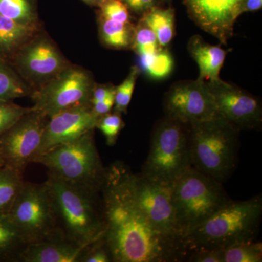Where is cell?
<instances>
[{
	"label": "cell",
	"mask_w": 262,
	"mask_h": 262,
	"mask_svg": "<svg viewBox=\"0 0 262 262\" xmlns=\"http://www.w3.org/2000/svg\"><path fill=\"white\" fill-rule=\"evenodd\" d=\"M131 170L116 162L105 168L101 186L103 238L113 262L187 261L184 244L155 228L134 198Z\"/></svg>",
	"instance_id": "1"
},
{
	"label": "cell",
	"mask_w": 262,
	"mask_h": 262,
	"mask_svg": "<svg viewBox=\"0 0 262 262\" xmlns=\"http://www.w3.org/2000/svg\"><path fill=\"white\" fill-rule=\"evenodd\" d=\"M53 206L58 231L82 246H89L104 232L100 188L48 175L44 182Z\"/></svg>",
	"instance_id": "2"
},
{
	"label": "cell",
	"mask_w": 262,
	"mask_h": 262,
	"mask_svg": "<svg viewBox=\"0 0 262 262\" xmlns=\"http://www.w3.org/2000/svg\"><path fill=\"white\" fill-rule=\"evenodd\" d=\"M261 215V195L244 201L232 200L192 229L184 238V245L190 254L194 250L224 249L253 241L259 231Z\"/></svg>",
	"instance_id": "3"
},
{
	"label": "cell",
	"mask_w": 262,
	"mask_h": 262,
	"mask_svg": "<svg viewBox=\"0 0 262 262\" xmlns=\"http://www.w3.org/2000/svg\"><path fill=\"white\" fill-rule=\"evenodd\" d=\"M192 166L223 184L235 170L239 131L223 117L189 124Z\"/></svg>",
	"instance_id": "4"
},
{
	"label": "cell",
	"mask_w": 262,
	"mask_h": 262,
	"mask_svg": "<svg viewBox=\"0 0 262 262\" xmlns=\"http://www.w3.org/2000/svg\"><path fill=\"white\" fill-rule=\"evenodd\" d=\"M192 166L189 124L165 116L155 123L149 155L141 173L170 187Z\"/></svg>",
	"instance_id": "5"
},
{
	"label": "cell",
	"mask_w": 262,
	"mask_h": 262,
	"mask_svg": "<svg viewBox=\"0 0 262 262\" xmlns=\"http://www.w3.org/2000/svg\"><path fill=\"white\" fill-rule=\"evenodd\" d=\"M183 238L232 201L221 183L192 166L170 186Z\"/></svg>",
	"instance_id": "6"
},
{
	"label": "cell",
	"mask_w": 262,
	"mask_h": 262,
	"mask_svg": "<svg viewBox=\"0 0 262 262\" xmlns=\"http://www.w3.org/2000/svg\"><path fill=\"white\" fill-rule=\"evenodd\" d=\"M94 131L48 150L33 163L44 165L48 175L99 189L105 168L96 147Z\"/></svg>",
	"instance_id": "7"
},
{
	"label": "cell",
	"mask_w": 262,
	"mask_h": 262,
	"mask_svg": "<svg viewBox=\"0 0 262 262\" xmlns=\"http://www.w3.org/2000/svg\"><path fill=\"white\" fill-rule=\"evenodd\" d=\"M96 84L89 72L70 64L40 89L33 91L32 108L49 118L63 110L91 104Z\"/></svg>",
	"instance_id": "8"
},
{
	"label": "cell",
	"mask_w": 262,
	"mask_h": 262,
	"mask_svg": "<svg viewBox=\"0 0 262 262\" xmlns=\"http://www.w3.org/2000/svg\"><path fill=\"white\" fill-rule=\"evenodd\" d=\"M8 215L29 244L61 233L45 183L24 182Z\"/></svg>",
	"instance_id": "9"
},
{
	"label": "cell",
	"mask_w": 262,
	"mask_h": 262,
	"mask_svg": "<svg viewBox=\"0 0 262 262\" xmlns=\"http://www.w3.org/2000/svg\"><path fill=\"white\" fill-rule=\"evenodd\" d=\"M9 64L34 91L59 75L70 63L54 42L39 32L19 50Z\"/></svg>",
	"instance_id": "10"
},
{
	"label": "cell",
	"mask_w": 262,
	"mask_h": 262,
	"mask_svg": "<svg viewBox=\"0 0 262 262\" xmlns=\"http://www.w3.org/2000/svg\"><path fill=\"white\" fill-rule=\"evenodd\" d=\"M48 120L32 108L0 136V153L5 165L24 173L37 154Z\"/></svg>",
	"instance_id": "11"
},
{
	"label": "cell",
	"mask_w": 262,
	"mask_h": 262,
	"mask_svg": "<svg viewBox=\"0 0 262 262\" xmlns=\"http://www.w3.org/2000/svg\"><path fill=\"white\" fill-rule=\"evenodd\" d=\"M163 106L165 116L187 124L220 116L206 82L199 79L172 84L164 97Z\"/></svg>",
	"instance_id": "12"
},
{
	"label": "cell",
	"mask_w": 262,
	"mask_h": 262,
	"mask_svg": "<svg viewBox=\"0 0 262 262\" xmlns=\"http://www.w3.org/2000/svg\"><path fill=\"white\" fill-rule=\"evenodd\" d=\"M130 179L136 201L150 224L184 245L177 223L170 187L153 182L141 173L131 172Z\"/></svg>",
	"instance_id": "13"
},
{
	"label": "cell",
	"mask_w": 262,
	"mask_h": 262,
	"mask_svg": "<svg viewBox=\"0 0 262 262\" xmlns=\"http://www.w3.org/2000/svg\"><path fill=\"white\" fill-rule=\"evenodd\" d=\"M206 84L214 98L220 116L234 128L239 132L261 128V103L257 97L222 79Z\"/></svg>",
	"instance_id": "14"
},
{
	"label": "cell",
	"mask_w": 262,
	"mask_h": 262,
	"mask_svg": "<svg viewBox=\"0 0 262 262\" xmlns=\"http://www.w3.org/2000/svg\"><path fill=\"white\" fill-rule=\"evenodd\" d=\"M246 0H183L189 17L222 44L234 35L236 20L242 15Z\"/></svg>",
	"instance_id": "15"
},
{
	"label": "cell",
	"mask_w": 262,
	"mask_h": 262,
	"mask_svg": "<svg viewBox=\"0 0 262 262\" xmlns=\"http://www.w3.org/2000/svg\"><path fill=\"white\" fill-rule=\"evenodd\" d=\"M98 119L93 113L91 104L68 108L49 117L34 158L95 130Z\"/></svg>",
	"instance_id": "16"
},
{
	"label": "cell",
	"mask_w": 262,
	"mask_h": 262,
	"mask_svg": "<svg viewBox=\"0 0 262 262\" xmlns=\"http://www.w3.org/2000/svg\"><path fill=\"white\" fill-rule=\"evenodd\" d=\"M88 246L73 242L58 233L49 238L27 245L19 261L80 262Z\"/></svg>",
	"instance_id": "17"
},
{
	"label": "cell",
	"mask_w": 262,
	"mask_h": 262,
	"mask_svg": "<svg viewBox=\"0 0 262 262\" xmlns=\"http://www.w3.org/2000/svg\"><path fill=\"white\" fill-rule=\"evenodd\" d=\"M188 51L199 67L198 79L210 82L220 79V71L228 51L207 43L200 35H194L188 42Z\"/></svg>",
	"instance_id": "18"
},
{
	"label": "cell",
	"mask_w": 262,
	"mask_h": 262,
	"mask_svg": "<svg viewBox=\"0 0 262 262\" xmlns=\"http://www.w3.org/2000/svg\"><path fill=\"white\" fill-rule=\"evenodd\" d=\"M39 32V27L19 24L0 15V61L9 64L19 50Z\"/></svg>",
	"instance_id": "19"
},
{
	"label": "cell",
	"mask_w": 262,
	"mask_h": 262,
	"mask_svg": "<svg viewBox=\"0 0 262 262\" xmlns=\"http://www.w3.org/2000/svg\"><path fill=\"white\" fill-rule=\"evenodd\" d=\"M29 244L9 215H0V262H16Z\"/></svg>",
	"instance_id": "20"
},
{
	"label": "cell",
	"mask_w": 262,
	"mask_h": 262,
	"mask_svg": "<svg viewBox=\"0 0 262 262\" xmlns=\"http://www.w3.org/2000/svg\"><path fill=\"white\" fill-rule=\"evenodd\" d=\"M140 20L154 32L160 47L166 48L175 34V11L173 8L152 7L141 15Z\"/></svg>",
	"instance_id": "21"
},
{
	"label": "cell",
	"mask_w": 262,
	"mask_h": 262,
	"mask_svg": "<svg viewBox=\"0 0 262 262\" xmlns=\"http://www.w3.org/2000/svg\"><path fill=\"white\" fill-rule=\"evenodd\" d=\"M100 37L105 46L113 49L132 48L135 29L131 23H121L99 15Z\"/></svg>",
	"instance_id": "22"
},
{
	"label": "cell",
	"mask_w": 262,
	"mask_h": 262,
	"mask_svg": "<svg viewBox=\"0 0 262 262\" xmlns=\"http://www.w3.org/2000/svg\"><path fill=\"white\" fill-rule=\"evenodd\" d=\"M24 173L9 166L0 168V215L9 214L24 184Z\"/></svg>",
	"instance_id": "23"
},
{
	"label": "cell",
	"mask_w": 262,
	"mask_h": 262,
	"mask_svg": "<svg viewBox=\"0 0 262 262\" xmlns=\"http://www.w3.org/2000/svg\"><path fill=\"white\" fill-rule=\"evenodd\" d=\"M32 89L6 62L0 61V99L13 101L31 96Z\"/></svg>",
	"instance_id": "24"
},
{
	"label": "cell",
	"mask_w": 262,
	"mask_h": 262,
	"mask_svg": "<svg viewBox=\"0 0 262 262\" xmlns=\"http://www.w3.org/2000/svg\"><path fill=\"white\" fill-rule=\"evenodd\" d=\"M0 15L19 24L39 27L32 0H0Z\"/></svg>",
	"instance_id": "25"
},
{
	"label": "cell",
	"mask_w": 262,
	"mask_h": 262,
	"mask_svg": "<svg viewBox=\"0 0 262 262\" xmlns=\"http://www.w3.org/2000/svg\"><path fill=\"white\" fill-rule=\"evenodd\" d=\"M140 65L142 70L149 77L165 78L173 70V57L166 48H160L152 54L141 56Z\"/></svg>",
	"instance_id": "26"
},
{
	"label": "cell",
	"mask_w": 262,
	"mask_h": 262,
	"mask_svg": "<svg viewBox=\"0 0 262 262\" xmlns=\"http://www.w3.org/2000/svg\"><path fill=\"white\" fill-rule=\"evenodd\" d=\"M222 250L223 262L262 261V244L256 239L237 243Z\"/></svg>",
	"instance_id": "27"
},
{
	"label": "cell",
	"mask_w": 262,
	"mask_h": 262,
	"mask_svg": "<svg viewBox=\"0 0 262 262\" xmlns=\"http://www.w3.org/2000/svg\"><path fill=\"white\" fill-rule=\"evenodd\" d=\"M140 67H131L128 75L120 85L115 87V104L113 111L120 114L127 113V107L132 99L136 81L141 74Z\"/></svg>",
	"instance_id": "28"
},
{
	"label": "cell",
	"mask_w": 262,
	"mask_h": 262,
	"mask_svg": "<svg viewBox=\"0 0 262 262\" xmlns=\"http://www.w3.org/2000/svg\"><path fill=\"white\" fill-rule=\"evenodd\" d=\"M158 39L154 32L139 20L135 29L134 45L132 49L135 51L139 57L152 54L160 49Z\"/></svg>",
	"instance_id": "29"
},
{
	"label": "cell",
	"mask_w": 262,
	"mask_h": 262,
	"mask_svg": "<svg viewBox=\"0 0 262 262\" xmlns=\"http://www.w3.org/2000/svg\"><path fill=\"white\" fill-rule=\"evenodd\" d=\"M125 127L122 114L111 112L98 119L96 128L99 129L106 139L108 146L115 145L120 132Z\"/></svg>",
	"instance_id": "30"
},
{
	"label": "cell",
	"mask_w": 262,
	"mask_h": 262,
	"mask_svg": "<svg viewBox=\"0 0 262 262\" xmlns=\"http://www.w3.org/2000/svg\"><path fill=\"white\" fill-rule=\"evenodd\" d=\"M31 110L32 107H24L13 101L0 99V136Z\"/></svg>",
	"instance_id": "31"
},
{
	"label": "cell",
	"mask_w": 262,
	"mask_h": 262,
	"mask_svg": "<svg viewBox=\"0 0 262 262\" xmlns=\"http://www.w3.org/2000/svg\"><path fill=\"white\" fill-rule=\"evenodd\" d=\"M98 7L101 16L121 23H130L129 10L121 0H103Z\"/></svg>",
	"instance_id": "32"
},
{
	"label": "cell",
	"mask_w": 262,
	"mask_h": 262,
	"mask_svg": "<svg viewBox=\"0 0 262 262\" xmlns=\"http://www.w3.org/2000/svg\"><path fill=\"white\" fill-rule=\"evenodd\" d=\"M80 262H113L110 248L103 237L88 246Z\"/></svg>",
	"instance_id": "33"
},
{
	"label": "cell",
	"mask_w": 262,
	"mask_h": 262,
	"mask_svg": "<svg viewBox=\"0 0 262 262\" xmlns=\"http://www.w3.org/2000/svg\"><path fill=\"white\" fill-rule=\"evenodd\" d=\"M190 262H223L222 249L194 250L188 256Z\"/></svg>",
	"instance_id": "34"
},
{
	"label": "cell",
	"mask_w": 262,
	"mask_h": 262,
	"mask_svg": "<svg viewBox=\"0 0 262 262\" xmlns=\"http://www.w3.org/2000/svg\"><path fill=\"white\" fill-rule=\"evenodd\" d=\"M115 94V86L111 84H96L92 94H91L90 103L91 105L100 102L106 99L108 96Z\"/></svg>",
	"instance_id": "35"
},
{
	"label": "cell",
	"mask_w": 262,
	"mask_h": 262,
	"mask_svg": "<svg viewBox=\"0 0 262 262\" xmlns=\"http://www.w3.org/2000/svg\"><path fill=\"white\" fill-rule=\"evenodd\" d=\"M127 9L141 16L152 7L156 6L157 0H121Z\"/></svg>",
	"instance_id": "36"
},
{
	"label": "cell",
	"mask_w": 262,
	"mask_h": 262,
	"mask_svg": "<svg viewBox=\"0 0 262 262\" xmlns=\"http://www.w3.org/2000/svg\"><path fill=\"white\" fill-rule=\"evenodd\" d=\"M115 104V94L108 96L106 99L100 101V102L91 105L93 113L98 118L111 113Z\"/></svg>",
	"instance_id": "37"
},
{
	"label": "cell",
	"mask_w": 262,
	"mask_h": 262,
	"mask_svg": "<svg viewBox=\"0 0 262 262\" xmlns=\"http://www.w3.org/2000/svg\"><path fill=\"white\" fill-rule=\"evenodd\" d=\"M262 7V0H246L243 6V13L247 12L256 11L261 9Z\"/></svg>",
	"instance_id": "38"
},
{
	"label": "cell",
	"mask_w": 262,
	"mask_h": 262,
	"mask_svg": "<svg viewBox=\"0 0 262 262\" xmlns=\"http://www.w3.org/2000/svg\"><path fill=\"white\" fill-rule=\"evenodd\" d=\"M83 1L89 3L90 5H97L98 6L103 0H83Z\"/></svg>",
	"instance_id": "39"
},
{
	"label": "cell",
	"mask_w": 262,
	"mask_h": 262,
	"mask_svg": "<svg viewBox=\"0 0 262 262\" xmlns=\"http://www.w3.org/2000/svg\"><path fill=\"white\" fill-rule=\"evenodd\" d=\"M4 165H5L4 160H3V157H2L1 153H0V168H1L2 167L4 166Z\"/></svg>",
	"instance_id": "40"
},
{
	"label": "cell",
	"mask_w": 262,
	"mask_h": 262,
	"mask_svg": "<svg viewBox=\"0 0 262 262\" xmlns=\"http://www.w3.org/2000/svg\"><path fill=\"white\" fill-rule=\"evenodd\" d=\"M164 1H166V0H164Z\"/></svg>",
	"instance_id": "41"
}]
</instances>
